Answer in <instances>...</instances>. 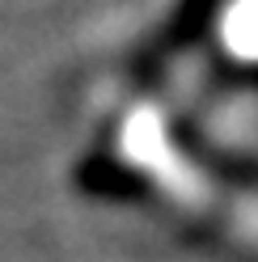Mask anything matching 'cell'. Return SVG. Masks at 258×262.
<instances>
[{
  "label": "cell",
  "instance_id": "cell-1",
  "mask_svg": "<svg viewBox=\"0 0 258 262\" xmlns=\"http://www.w3.org/2000/svg\"><path fill=\"white\" fill-rule=\"evenodd\" d=\"M80 186L93 190V194H140L148 190V182H144L140 173H132L127 165H119V161H89L85 169H80Z\"/></svg>",
  "mask_w": 258,
  "mask_h": 262
}]
</instances>
